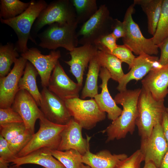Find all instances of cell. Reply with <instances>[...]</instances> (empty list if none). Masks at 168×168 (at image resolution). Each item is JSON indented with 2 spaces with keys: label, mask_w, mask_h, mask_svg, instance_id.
<instances>
[{
  "label": "cell",
  "mask_w": 168,
  "mask_h": 168,
  "mask_svg": "<svg viewBox=\"0 0 168 168\" xmlns=\"http://www.w3.org/2000/svg\"><path fill=\"white\" fill-rule=\"evenodd\" d=\"M30 2L28 8L19 15L8 19H0L2 23L11 27L16 33L18 39L16 47L17 51L21 53L29 49L27 43L29 39L35 43L30 35L31 29L40 13L48 5L42 0Z\"/></svg>",
  "instance_id": "obj_3"
},
{
  "label": "cell",
  "mask_w": 168,
  "mask_h": 168,
  "mask_svg": "<svg viewBox=\"0 0 168 168\" xmlns=\"http://www.w3.org/2000/svg\"><path fill=\"white\" fill-rule=\"evenodd\" d=\"M164 101L155 99L148 90L142 87L138 100L136 121L141 140L148 138L154 127L161 124L166 109Z\"/></svg>",
  "instance_id": "obj_2"
},
{
  "label": "cell",
  "mask_w": 168,
  "mask_h": 168,
  "mask_svg": "<svg viewBox=\"0 0 168 168\" xmlns=\"http://www.w3.org/2000/svg\"><path fill=\"white\" fill-rule=\"evenodd\" d=\"M110 54L115 56L122 63L128 64L129 69L131 68L136 58L132 51L124 44L117 45L115 49Z\"/></svg>",
  "instance_id": "obj_34"
},
{
  "label": "cell",
  "mask_w": 168,
  "mask_h": 168,
  "mask_svg": "<svg viewBox=\"0 0 168 168\" xmlns=\"http://www.w3.org/2000/svg\"><path fill=\"white\" fill-rule=\"evenodd\" d=\"M17 166L26 164H34L44 168H66L51 154L49 149L42 148L24 156L16 158L12 162Z\"/></svg>",
  "instance_id": "obj_22"
},
{
  "label": "cell",
  "mask_w": 168,
  "mask_h": 168,
  "mask_svg": "<svg viewBox=\"0 0 168 168\" xmlns=\"http://www.w3.org/2000/svg\"><path fill=\"white\" fill-rule=\"evenodd\" d=\"M38 72L33 64L27 61L23 76L18 84L19 91L25 90L27 91L35 100L39 106L41 100V94L40 92L36 82Z\"/></svg>",
  "instance_id": "obj_23"
},
{
  "label": "cell",
  "mask_w": 168,
  "mask_h": 168,
  "mask_svg": "<svg viewBox=\"0 0 168 168\" xmlns=\"http://www.w3.org/2000/svg\"><path fill=\"white\" fill-rule=\"evenodd\" d=\"M71 1L75 8L76 21L78 24L84 23L98 9L96 0H72Z\"/></svg>",
  "instance_id": "obj_27"
},
{
  "label": "cell",
  "mask_w": 168,
  "mask_h": 168,
  "mask_svg": "<svg viewBox=\"0 0 168 168\" xmlns=\"http://www.w3.org/2000/svg\"><path fill=\"white\" fill-rule=\"evenodd\" d=\"M82 87L67 75L58 61L50 78L47 87L48 89L65 101L79 97Z\"/></svg>",
  "instance_id": "obj_15"
},
{
  "label": "cell",
  "mask_w": 168,
  "mask_h": 168,
  "mask_svg": "<svg viewBox=\"0 0 168 168\" xmlns=\"http://www.w3.org/2000/svg\"><path fill=\"white\" fill-rule=\"evenodd\" d=\"M75 21L76 14L71 0L54 1L40 13L33 26L34 31L36 33L47 25L55 23L64 25Z\"/></svg>",
  "instance_id": "obj_9"
},
{
  "label": "cell",
  "mask_w": 168,
  "mask_h": 168,
  "mask_svg": "<svg viewBox=\"0 0 168 168\" xmlns=\"http://www.w3.org/2000/svg\"><path fill=\"white\" fill-rule=\"evenodd\" d=\"M98 50L96 46L92 44L76 47L69 52L70 60L64 61L70 66L69 71L75 77L77 83L82 86L85 69Z\"/></svg>",
  "instance_id": "obj_18"
},
{
  "label": "cell",
  "mask_w": 168,
  "mask_h": 168,
  "mask_svg": "<svg viewBox=\"0 0 168 168\" xmlns=\"http://www.w3.org/2000/svg\"><path fill=\"white\" fill-rule=\"evenodd\" d=\"M23 122L18 113L12 107L0 108V125L14 123Z\"/></svg>",
  "instance_id": "obj_36"
},
{
  "label": "cell",
  "mask_w": 168,
  "mask_h": 168,
  "mask_svg": "<svg viewBox=\"0 0 168 168\" xmlns=\"http://www.w3.org/2000/svg\"><path fill=\"white\" fill-rule=\"evenodd\" d=\"M164 67L160 63L158 57L143 54L136 57L129 71L124 74L118 82L117 89L120 92L127 90L128 83L131 80L138 81L151 71L160 69Z\"/></svg>",
  "instance_id": "obj_16"
},
{
  "label": "cell",
  "mask_w": 168,
  "mask_h": 168,
  "mask_svg": "<svg viewBox=\"0 0 168 168\" xmlns=\"http://www.w3.org/2000/svg\"><path fill=\"white\" fill-rule=\"evenodd\" d=\"M142 168H157L155 164L152 161H149L145 162Z\"/></svg>",
  "instance_id": "obj_44"
},
{
  "label": "cell",
  "mask_w": 168,
  "mask_h": 168,
  "mask_svg": "<svg viewBox=\"0 0 168 168\" xmlns=\"http://www.w3.org/2000/svg\"><path fill=\"white\" fill-rule=\"evenodd\" d=\"M113 20L107 7L105 5H100L77 32L79 44L95 45L102 37L111 33Z\"/></svg>",
  "instance_id": "obj_5"
},
{
  "label": "cell",
  "mask_w": 168,
  "mask_h": 168,
  "mask_svg": "<svg viewBox=\"0 0 168 168\" xmlns=\"http://www.w3.org/2000/svg\"><path fill=\"white\" fill-rule=\"evenodd\" d=\"M163 133L168 144V108H166L161 124Z\"/></svg>",
  "instance_id": "obj_41"
},
{
  "label": "cell",
  "mask_w": 168,
  "mask_h": 168,
  "mask_svg": "<svg viewBox=\"0 0 168 168\" xmlns=\"http://www.w3.org/2000/svg\"><path fill=\"white\" fill-rule=\"evenodd\" d=\"M101 68L96 54L89 64L85 85L81 93L82 99L88 97L94 98L98 94L97 82Z\"/></svg>",
  "instance_id": "obj_25"
},
{
  "label": "cell",
  "mask_w": 168,
  "mask_h": 168,
  "mask_svg": "<svg viewBox=\"0 0 168 168\" xmlns=\"http://www.w3.org/2000/svg\"><path fill=\"white\" fill-rule=\"evenodd\" d=\"M33 134L26 129L24 132L8 142L10 148L17 157L18 154L30 142Z\"/></svg>",
  "instance_id": "obj_32"
},
{
  "label": "cell",
  "mask_w": 168,
  "mask_h": 168,
  "mask_svg": "<svg viewBox=\"0 0 168 168\" xmlns=\"http://www.w3.org/2000/svg\"><path fill=\"white\" fill-rule=\"evenodd\" d=\"M64 101L71 116L82 128L91 129L105 118V113L100 110L94 98L84 100L78 97Z\"/></svg>",
  "instance_id": "obj_8"
},
{
  "label": "cell",
  "mask_w": 168,
  "mask_h": 168,
  "mask_svg": "<svg viewBox=\"0 0 168 168\" xmlns=\"http://www.w3.org/2000/svg\"><path fill=\"white\" fill-rule=\"evenodd\" d=\"M77 25L76 21L64 25L55 23L49 25L39 35L40 42L39 45L52 50L61 47L71 51L79 44L76 31Z\"/></svg>",
  "instance_id": "obj_4"
},
{
  "label": "cell",
  "mask_w": 168,
  "mask_h": 168,
  "mask_svg": "<svg viewBox=\"0 0 168 168\" xmlns=\"http://www.w3.org/2000/svg\"><path fill=\"white\" fill-rule=\"evenodd\" d=\"M96 56L101 67L106 68L110 72L111 78L118 82L124 74L121 61L114 55L99 50Z\"/></svg>",
  "instance_id": "obj_26"
},
{
  "label": "cell",
  "mask_w": 168,
  "mask_h": 168,
  "mask_svg": "<svg viewBox=\"0 0 168 168\" xmlns=\"http://www.w3.org/2000/svg\"><path fill=\"white\" fill-rule=\"evenodd\" d=\"M16 158L10 148L8 142L0 135V159L9 163Z\"/></svg>",
  "instance_id": "obj_38"
},
{
  "label": "cell",
  "mask_w": 168,
  "mask_h": 168,
  "mask_svg": "<svg viewBox=\"0 0 168 168\" xmlns=\"http://www.w3.org/2000/svg\"><path fill=\"white\" fill-rule=\"evenodd\" d=\"M49 150L51 155L66 168H81L83 163L82 155L77 150L72 149L65 151Z\"/></svg>",
  "instance_id": "obj_29"
},
{
  "label": "cell",
  "mask_w": 168,
  "mask_h": 168,
  "mask_svg": "<svg viewBox=\"0 0 168 168\" xmlns=\"http://www.w3.org/2000/svg\"><path fill=\"white\" fill-rule=\"evenodd\" d=\"M135 6L133 3L130 5L124 16L123 21L125 25L126 32L122 38L124 44L137 55H156L158 53V46L154 43L152 38L144 37L139 26L133 19Z\"/></svg>",
  "instance_id": "obj_6"
},
{
  "label": "cell",
  "mask_w": 168,
  "mask_h": 168,
  "mask_svg": "<svg viewBox=\"0 0 168 168\" xmlns=\"http://www.w3.org/2000/svg\"><path fill=\"white\" fill-rule=\"evenodd\" d=\"M161 50L159 58L160 63L164 66H168V37L158 45Z\"/></svg>",
  "instance_id": "obj_40"
},
{
  "label": "cell",
  "mask_w": 168,
  "mask_h": 168,
  "mask_svg": "<svg viewBox=\"0 0 168 168\" xmlns=\"http://www.w3.org/2000/svg\"><path fill=\"white\" fill-rule=\"evenodd\" d=\"M35 100L26 90H20L17 93L12 108L20 115L27 129L34 134L37 120L43 115Z\"/></svg>",
  "instance_id": "obj_14"
},
{
  "label": "cell",
  "mask_w": 168,
  "mask_h": 168,
  "mask_svg": "<svg viewBox=\"0 0 168 168\" xmlns=\"http://www.w3.org/2000/svg\"><path fill=\"white\" fill-rule=\"evenodd\" d=\"M128 157L124 153L112 154L107 150H103L96 154L90 150L82 156V163L91 168H116Z\"/></svg>",
  "instance_id": "obj_21"
},
{
  "label": "cell",
  "mask_w": 168,
  "mask_h": 168,
  "mask_svg": "<svg viewBox=\"0 0 168 168\" xmlns=\"http://www.w3.org/2000/svg\"><path fill=\"white\" fill-rule=\"evenodd\" d=\"M168 37V0H163L161 15L154 35V43L159 45Z\"/></svg>",
  "instance_id": "obj_31"
},
{
  "label": "cell",
  "mask_w": 168,
  "mask_h": 168,
  "mask_svg": "<svg viewBox=\"0 0 168 168\" xmlns=\"http://www.w3.org/2000/svg\"><path fill=\"white\" fill-rule=\"evenodd\" d=\"M0 19H8L19 15L29 7L30 2H24L19 0L0 1Z\"/></svg>",
  "instance_id": "obj_30"
},
{
  "label": "cell",
  "mask_w": 168,
  "mask_h": 168,
  "mask_svg": "<svg viewBox=\"0 0 168 168\" xmlns=\"http://www.w3.org/2000/svg\"><path fill=\"white\" fill-rule=\"evenodd\" d=\"M144 161L140 149L122 161L116 168H141V164Z\"/></svg>",
  "instance_id": "obj_35"
},
{
  "label": "cell",
  "mask_w": 168,
  "mask_h": 168,
  "mask_svg": "<svg viewBox=\"0 0 168 168\" xmlns=\"http://www.w3.org/2000/svg\"><path fill=\"white\" fill-rule=\"evenodd\" d=\"M27 61L21 56L17 58L8 74L0 77V108L11 107L19 91V82L23 74Z\"/></svg>",
  "instance_id": "obj_10"
},
{
  "label": "cell",
  "mask_w": 168,
  "mask_h": 168,
  "mask_svg": "<svg viewBox=\"0 0 168 168\" xmlns=\"http://www.w3.org/2000/svg\"><path fill=\"white\" fill-rule=\"evenodd\" d=\"M160 168H168V150L162 159Z\"/></svg>",
  "instance_id": "obj_42"
},
{
  "label": "cell",
  "mask_w": 168,
  "mask_h": 168,
  "mask_svg": "<svg viewBox=\"0 0 168 168\" xmlns=\"http://www.w3.org/2000/svg\"><path fill=\"white\" fill-rule=\"evenodd\" d=\"M41 100L39 106L45 118L58 124H67L72 117L66 106L64 101L49 91L43 88L41 92Z\"/></svg>",
  "instance_id": "obj_11"
},
{
  "label": "cell",
  "mask_w": 168,
  "mask_h": 168,
  "mask_svg": "<svg viewBox=\"0 0 168 168\" xmlns=\"http://www.w3.org/2000/svg\"><path fill=\"white\" fill-rule=\"evenodd\" d=\"M141 82L155 99L164 100L168 94V66L151 71Z\"/></svg>",
  "instance_id": "obj_20"
},
{
  "label": "cell",
  "mask_w": 168,
  "mask_h": 168,
  "mask_svg": "<svg viewBox=\"0 0 168 168\" xmlns=\"http://www.w3.org/2000/svg\"><path fill=\"white\" fill-rule=\"evenodd\" d=\"M116 39L110 33L102 37L95 44L98 50L110 53L117 46Z\"/></svg>",
  "instance_id": "obj_37"
},
{
  "label": "cell",
  "mask_w": 168,
  "mask_h": 168,
  "mask_svg": "<svg viewBox=\"0 0 168 168\" xmlns=\"http://www.w3.org/2000/svg\"><path fill=\"white\" fill-rule=\"evenodd\" d=\"M21 56L34 66L40 76L43 88L47 87L51 73L61 56L59 50H52L48 55L42 54L37 48H31Z\"/></svg>",
  "instance_id": "obj_13"
},
{
  "label": "cell",
  "mask_w": 168,
  "mask_h": 168,
  "mask_svg": "<svg viewBox=\"0 0 168 168\" xmlns=\"http://www.w3.org/2000/svg\"><path fill=\"white\" fill-rule=\"evenodd\" d=\"M0 168H23L21 166L14 165L12 166H9V163L0 159Z\"/></svg>",
  "instance_id": "obj_43"
},
{
  "label": "cell",
  "mask_w": 168,
  "mask_h": 168,
  "mask_svg": "<svg viewBox=\"0 0 168 168\" xmlns=\"http://www.w3.org/2000/svg\"><path fill=\"white\" fill-rule=\"evenodd\" d=\"M126 32L125 25L123 21L121 22L117 19H114L112 26L111 33L117 40L125 35Z\"/></svg>",
  "instance_id": "obj_39"
},
{
  "label": "cell",
  "mask_w": 168,
  "mask_h": 168,
  "mask_svg": "<svg viewBox=\"0 0 168 168\" xmlns=\"http://www.w3.org/2000/svg\"><path fill=\"white\" fill-rule=\"evenodd\" d=\"M40 128L35 133L26 147L17 155V157L26 156L42 148L57 150L60 142V134L66 125L53 123L46 119L44 115L39 119Z\"/></svg>",
  "instance_id": "obj_7"
},
{
  "label": "cell",
  "mask_w": 168,
  "mask_h": 168,
  "mask_svg": "<svg viewBox=\"0 0 168 168\" xmlns=\"http://www.w3.org/2000/svg\"><path fill=\"white\" fill-rule=\"evenodd\" d=\"M81 168H91L88 165H85L83 163H82L81 166Z\"/></svg>",
  "instance_id": "obj_45"
},
{
  "label": "cell",
  "mask_w": 168,
  "mask_h": 168,
  "mask_svg": "<svg viewBox=\"0 0 168 168\" xmlns=\"http://www.w3.org/2000/svg\"><path fill=\"white\" fill-rule=\"evenodd\" d=\"M141 89L126 90L120 92L114 97L117 104L123 108L120 115L113 121L101 132L106 133V142L124 138L128 133L132 134L135 130L138 115L137 104Z\"/></svg>",
  "instance_id": "obj_1"
},
{
  "label": "cell",
  "mask_w": 168,
  "mask_h": 168,
  "mask_svg": "<svg viewBox=\"0 0 168 168\" xmlns=\"http://www.w3.org/2000/svg\"><path fill=\"white\" fill-rule=\"evenodd\" d=\"M82 127L72 118L62 131L61 140L57 150L65 151L74 149L82 155L90 150L89 141L91 138L87 135L83 137Z\"/></svg>",
  "instance_id": "obj_17"
},
{
  "label": "cell",
  "mask_w": 168,
  "mask_h": 168,
  "mask_svg": "<svg viewBox=\"0 0 168 168\" xmlns=\"http://www.w3.org/2000/svg\"><path fill=\"white\" fill-rule=\"evenodd\" d=\"M18 52L12 44L0 45V77L6 76L10 72L11 65L19 57Z\"/></svg>",
  "instance_id": "obj_28"
},
{
  "label": "cell",
  "mask_w": 168,
  "mask_h": 168,
  "mask_svg": "<svg viewBox=\"0 0 168 168\" xmlns=\"http://www.w3.org/2000/svg\"><path fill=\"white\" fill-rule=\"evenodd\" d=\"M163 0H134L133 4L140 5L147 15L148 31L153 35L160 17Z\"/></svg>",
  "instance_id": "obj_24"
},
{
  "label": "cell",
  "mask_w": 168,
  "mask_h": 168,
  "mask_svg": "<svg viewBox=\"0 0 168 168\" xmlns=\"http://www.w3.org/2000/svg\"><path fill=\"white\" fill-rule=\"evenodd\" d=\"M99 77L102 81L101 84L99 86L101 89V91L94 98L100 110L106 112L108 119L113 121L120 115L122 110L117 106L108 90V83L111 78L109 72L105 68L101 67Z\"/></svg>",
  "instance_id": "obj_19"
},
{
  "label": "cell",
  "mask_w": 168,
  "mask_h": 168,
  "mask_svg": "<svg viewBox=\"0 0 168 168\" xmlns=\"http://www.w3.org/2000/svg\"><path fill=\"white\" fill-rule=\"evenodd\" d=\"M0 134L7 142L26 129L23 122L10 123L0 125Z\"/></svg>",
  "instance_id": "obj_33"
},
{
  "label": "cell",
  "mask_w": 168,
  "mask_h": 168,
  "mask_svg": "<svg viewBox=\"0 0 168 168\" xmlns=\"http://www.w3.org/2000/svg\"><path fill=\"white\" fill-rule=\"evenodd\" d=\"M140 150L145 162L152 161L157 168H160L162 159L168 150V144L161 124L154 127L148 138L141 140Z\"/></svg>",
  "instance_id": "obj_12"
}]
</instances>
